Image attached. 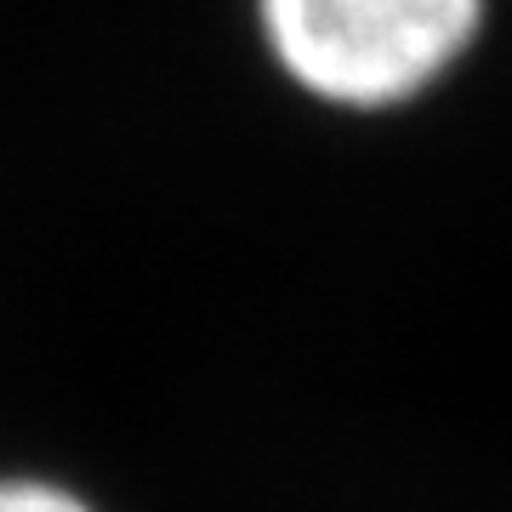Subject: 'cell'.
Here are the masks:
<instances>
[{"label":"cell","instance_id":"obj_2","mask_svg":"<svg viewBox=\"0 0 512 512\" xmlns=\"http://www.w3.org/2000/svg\"><path fill=\"white\" fill-rule=\"evenodd\" d=\"M0 512H92L80 495L46 478H0Z\"/></svg>","mask_w":512,"mask_h":512},{"label":"cell","instance_id":"obj_1","mask_svg":"<svg viewBox=\"0 0 512 512\" xmlns=\"http://www.w3.org/2000/svg\"><path fill=\"white\" fill-rule=\"evenodd\" d=\"M262 46L330 109H399L473 52L490 0H251Z\"/></svg>","mask_w":512,"mask_h":512}]
</instances>
